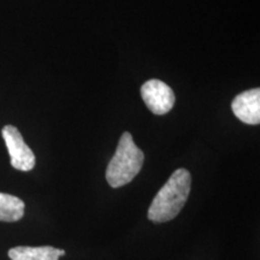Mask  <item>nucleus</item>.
I'll use <instances>...</instances> for the list:
<instances>
[{
	"mask_svg": "<svg viewBox=\"0 0 260 260\" xmlns=\"http://www.w3.org/2000/svg\"><path fill=\"white\" fill-rule=\"evenodd\" d=\"M191 177L186 169H178L158 191L148 209V219L153 223H164L174 219L190 193Z\"/></svg>",
	"mask_w": 260,
	"mask_h": 260,
	"instance_id": "nucleus-1",
	"label": "nucleus"
},
{
	"mask_svg": "<svg viewBox=\"0 0 260 260\" xmlns=\"http://www.w3.org/2000/svg\"><path fill=\"white\" fill-rule=\"evenodd\" d=\"M144 159V152L135 145L132 134L128 132L123 133L116 153L106 169L107 183L112 188L130 183L141 170Z\"/></svg>",
	"mask_w": 260,
	"mask_h": 260,
	"instance_id": "nucleus-2",
	"label": "nucleus"
},
{
	"mask_svg": "<svg viewBox=\"0 0 260 260\" xmlns=\"http://www.w3.org/2000/svg\"><path fill=\"white\" fill-rule=\"evenodd\" d=\"M2 134L11 158L12 168L19 171L32 170L35 167V155L24 142L19 130L14 125H5Z\"/></svg>",
	"mask_w": 260,
	"mask_h": 260,
	"instance_id": "nucleus-3",
	"label": "nucleus"
},
{
	"mask_svg": "<svg viewBox=\"0 0 260 260\" xmlns=\"http://www.w3.org/2000/svg\"><path fill=\"white\" fill-rule=\"evenodd\" d=\"M141 96L154 115H165L175 105V93L160 80H149L141 87Z\"/></svg>",
	"mask_w": 260,
	"mask_h": 260,
	"instance_id": "nucleus-4",
	"label": "nucleus"
},
{
	"mask_svg": "<svg viewBox=\"0 0 260 260\" xmlns=\"http://www.w3.org/2000/svg\"><path fill=\"white\" fill-rule=\"evenodd\" d=\"M232 109L234 115L241 122L251 125L259 124L260 89H249L236 95L232 103Z\"/></svg>",
	"mask_w": 260,
	"mask_h": 260,
	"instance_id": "nucleus-5",
	"label": "nucleus"
},
{
	"mask_svg": "<svg viewBox=\"0 0 260 260\" xmlns=\"http://www.w3.org/2000/svg\"><path fill=\"white\" fill-rule=\"evenodd\" d=\"M8 254L11 260H58L59 256L65 255V252L50 246H19L10 249Z\"/></svg>",
	"mask_w": 260,
	"mask_h": 260,
	"instance_id": "nucleus-6",
	"label": "nucleus"
},
{
	"mask_svg": "<svg viewBox=\"0 0 260 260\" xmlns=\"http://www.w3.org/2000/svg\"><path fill=\"white\" fill-rule=\"evenodd\" d=\"M24 203L11 194L0 193V222H17L24 216Z\"/></svg>",
	"mask_w": 260,
	"mask_h": 260,
	"instance_id": "nucleus-7",
	"label": "nucleus"
}]
</instances>
